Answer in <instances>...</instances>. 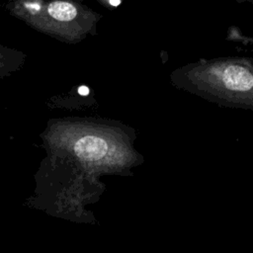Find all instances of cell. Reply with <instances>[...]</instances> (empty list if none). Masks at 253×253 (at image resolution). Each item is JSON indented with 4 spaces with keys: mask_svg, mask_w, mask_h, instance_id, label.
<instances>
[{
    "mask_svg": "<svg viewBox=\"0 0 253 253\" xmlns=\"http://www.w3.org/2000/svg\"><path fill=\"white\" fill-rule=\"evenodd\" d=\"M225 86L234 91H247L253 86V76L245 68L238 65H229L222 72Z\"/></svg>",
    "mask_w": 253,
    "mask_h": 253,
    "instance_id": "1",
    "label": "cell"
},
{
    "mask_svg": "<svg viewBox=\"0 0 253 253\" xmlns=\"http://www.w3.org/2000/svg\"><path fill=\"white\" fill-rule=\"evenodd\" d=\"M76 152L79 156L86 159H100L103 157L107 150V142L97 136H85L81 138L75 145Z\"/></svg>",
    "mask_w": 253,
    "mask_h": 253,
    "instance_id": "2",
    "label": "cell"
},
{
    "mask_svg": "<svg viewBox=\"0 0 253 253\" xmlns=\"http://www.w3.org/2000/svg\"><path fill=\"white\" fill-rule=\"evenodd\" d=\"M45 12L52 20L58 23H70L76 19L77 7L66 1H53L45 5Z\"/></svg>",
    "mask_w": 253,
    "mask_h": 253,
    "instance_id": "3",
    "label": "cell"
},
{
    "mask_svg": "<svg viewBox=\"0 0 253 253\" xmlns=\"http://www.w3.org/2000/svg\"><path fill=\"white\" fill-rule=\"evenodd\" d=\"M24 58L23 53L0 45V77L17 70L23 64Z\"/></svg>",
    "mask_w": 253,
    "mask_h": 253,
    "instance_id": "4",
    "label": "cell"
},
{
    "mask_svg": "<svg viewBox=\"0 0 253 253\" xmlns=\"http://www.w3.org/2000/svg\"><path fill=\"white\" fill-rule=\"evenodd\" d=\"M78 93L82 96H86V95L89 94V89L86 86H80L79 89H78Z\"/></svg>",
    "mask_w": 253,
    "mask_h": 253,
    "instance_id": "5",
    "label": "cell"
},
{
    "mask_svg": "<svg viewBox=\"0 0 253 253\" xmlns=\"http://www.w3.org/2000/svg\"><path fill=\"white\" fill-rule=\"evenodd\" d=\"M109 3H110L111 5H113V6H118V5L121 4V1H120V0H118V1H110Z\"/></svg>",
    "mask_w": 253,
    "mask_h": 253,
    "instance_id": "6",
    "label": "cell"
}]
</instances>
